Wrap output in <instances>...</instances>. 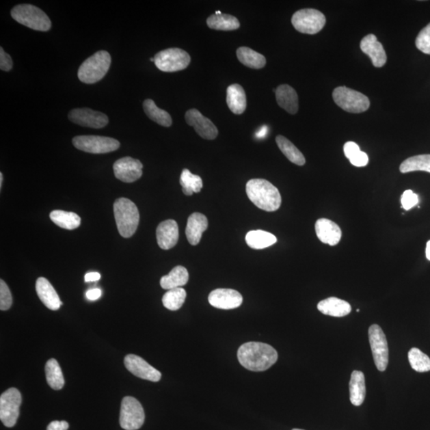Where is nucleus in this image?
Instances as JSON below:
<instances>
[{"label": "nucleus", "instance_id": "14", "mask_svg": "<svg viewBox=\"0 0 430 430\" xmlns=\"http://www.w3.org/2000/svg\"><path fill=\"white\" fill-rule=\"evenodd\" d=\"M68 117L72 123L83 127L101 129L109 123L107 116L87 108L72 109Z\"/></svg>", "mask_w": 430, "mask_h": 430}, {"label": "nucleus", "instance_id": "34", "mask_svg": "<svg viewBox=\"0 0 430 430\" xmlns=\"http://www.w3.org/2000/svg\"><path fill=\"white\" fill-rule=\"evenodd\" d=\"M47 384L53 390L64 388L65 379L59 362L55 359L48 360L45 367Z\"/></svg>", "mask_w": 430, "mask_h": 430}, {"label": "nucleus", "instance_id": "15", "mask_svg": "<svg viewBox=\"0 0 430 430\" xmlns=\"http://www.w3.org/2000/svg\"><path fill=\"white\" fill-rule=\"evenodd\" d=\"M185 120L187 124L194 128L196 132L202 138L211 141V139H215L219 134V130L215 124L210 119L204 117L198 109L188 110L185 114Z\"/></svg>", "mask_w": 430, "mask_h": 430}, {"label": "nucleus", "instance_id": "4", "mask_svg": "<svg viewBox=\"0 0 430 430\" xmlns=\"http://www.w3.org/2000/svg\"><path fill=\"white\" fill-rule=\"evenodd\" d=\"M111 65L109 52L100 51L87 59L79 67L77 76L85 84H94L103 79Z\"/></svg>", "mask_w": 430, "mask_h": 430}, {"label": "nucleus", "instance_id": "2", "mask_svg": "<svg viewBox=\"0 0 430 430\" xmlns=\"http://www.w3.org/2000/svg\"><path fill=\"white\" fill-rule=\"evenodd\" d=\"M246 194L259 209L276 211L282 205V196L278 188L263 178H254L246 183Z\"/></svg>", "mask_w": 430, "mask_h": 430}, {"label": "nucleus", "instance_id": "12", "mask_svg": "<svg viewBox=\"0 0 430 430\" xmlns=\"http://www.w3.org/2000/svg\"><path fill=\"white\" fill-rule=\"evenodd\" d=\"M72 144L82 152L104 154L114 152L120 148V142L113 138L100 136H77Z\"/></svg>", "mask_w": 430, "mask_h": 430}, {"label": "nucleus", "instance_id": "13", "mask_svg": "<svg viewBox=\"0 0 430 430\" xmlns=\"http://www.w3.org/2000/svg\"><path fill=\"white\" fill-rule=\"evenodd\" d=\"M116 178L124 183H133L141 178L143 175V164L139 159L132 157H124L118 159L113 164Z\"/></svg>", "mask_w": 430, "mask_h": 430}, {"label": "nucleus", "instance_id": "33", "mask_svg": "<svg viewBox=\"0 0 430 430\" xmlns=\"http://www.w3.org/2000/svg\"><path fill=\"white\" fill-rule=\"evenodd\" d=\"M276 142L280 150H281L290 162L297 164L298 166H303L306 164V161L304 154L287 138L283 136H278Z\"/></svg>", "mask_w": 430, "mask_h": 430}, {"label": "nucleus", "instance_id": "51", "mask_svg": "<svg viewBox=\"0 0 430 430\" xmlns=\"http://www.w3.org/2000/svg\"><path fill=\"white\" fill-rule=\"evenodd\" d=\"M293 430H304V429H293Z\"/></svg>", "mask_w": 430, "mask_h": 430}, {"label": "nucleus", "instance_id": "31", "mask_svg": "<svg viewBox=\"0 0 430 430\" xmlns=\"http://www.w3.org/2000/svg\"><path fill=\"white\" fill-rule=\"evenodd\" d=\"M143 108L145 114L154 122L163 127H170L172 124L170 114L166 112L165 110L158 108L152 99L145 100L143 103Z\"/></svg>", "mask_w": 430, "mask_h": 430}, {"label": "nucleus", "instance_id": "18", "mask_svg": "<svg viewBox=\"0 0 430 430\" xmlns=\"http://www.w3.org/2000/svg\"><path fill=\"white\" fill-rule=\"evenodd\" d=\"M361 51L370 57L374 66L383 67L388 60L386 51L381 43L374 35H368L362 38L360 43Z\"/></svg>", "mask_w": 430, "mask_h": 430}, {"label": "nucleus", "instance_id": "27", "mask_svg": "<svg viewBox=\"0 0 430 430\" xmlns=\"http://www.w3.org/2000/svg\"><path fill=\"white\" fill-rule=\"evenodd\" d=\"M276 236L264 230H251L245 236L246 243L250 248L263 250L277 243Z\"/></svg>", "mask_w": 430, "mask_h": 430}, {"label": "nucleus", "instance_id": "25", "mask_svg": "<svg viewBox=\"0 0 430 430\" xmlns=\"http://www.w3.org/2000/svg\"><path fill=\"white\" fill-rule=\"evenodd\" d=\"M226 103L232 113L237 115L243 114L247 106L243 87L239 84L230 85L226 90Z\"/></svg>", "mask_w": 430, "mask_h": 430}, {"label": "nucleus", "instance_id": "45", "mask_svg": "<svg viewBox=\"0 0 430 430\" xmlns=\"http://www.w3.org/2000/svg\"><path fill=\"white\" fill-rule=\"evenodd\" d=\"M69 423L66 421H54L48 425L46 430H67Z\"/></svg>", "mask_w": 430, "mask_h": 430}, {"label": "nucleus", "instance_id": "6", "mask_svg": "<svg viewBox=\"0 0 430 430\" xmlns=\"http://www.w3.org/2000/svg\"><path fill=\"white\" fill-rule=\"evenodd\" d=\"M332 98L340 108L351 113H364L370 108L366 96L345 86L337 87L333 91Z\"/></svg>", "mask_w": 430, "mask_h": 430}, {"label": "nucleus", "instance_id": "1", "mask_svg": "<svg viewBox=\"0 0 430 430\" xmlns=\"http://www.w3.org/2000/svg\"><path fill=\"white\" fill-rule=\"evenodd\" d=\"M240 364L252 371H265L276 364L278 354L272 346L260 342H248L238 351Z\"/></svg>", "mask_w": 430, "mask_h": 430}, {"label": "nucleus", "instance_id": "47", "mask_svg": "<svg viewBox=\"0 0 430 430\" xmlns=\"http://www.w3.org/2000/svg\"><path fill=\"white\" fill-rule=\"evenodd\" d=\"M100 279V274L96 272H91L85 274V282H98Z\"/></svg>", "mask_w": 430, "mask_h": 430}, {"label": "nucleus", "instance_id": "8", "mask_svg": "<svg viewBox=\"0 0 430 430\" xmlns=\"http://www.w3.org/2000/svg\"><path fill=\"white\" fill-rule=\"evenodd\" d=\"M293 26L299 32L315 35L326 24V18L316 9H302L295 13L292 18Z\"/></svg>", "mask_w": 430, "mask_h": 430}, {"label": "nucleus", "instance_id": "36", "mask_svg": "<svg viewBox=\"0 0 430 430\" xmlns=\"http://www.w3.org/2000/svg\"><path fill=\"white\" fill-rule=\"evenodd\" d=\"M180 185L183 192L188 196H192L194 193L200 192L202 187H204L201 177L194 175L188 169H185L182 172Z\"/></svg>", "mask_w": 430, "mask_h": 430}, {"label": "nucleus", "instance_id": "48", "mask_svg": "<svg viewBox=\"0 0 430 430\" xmlns=\"http://www.w3.org/2000/svg\"><path fill=\"white\" fill-rule=\"evenodd\" d=\"M267 133H268L267 126H263L262 129L259 130V132L257 133V134H256V137L258 138H264L265 136H267Z\"/></svg>", "mask_w": 430, "mask_h": 430}, {"label": "nucleus", "instance_id": "37", "mask_svg": "<svg viewBox=\"0 0 430 430\" xmlns=\"http://www.w3.org/2000/svg\"><path fill=\"white\" fill-rule=\"evenodd\" d=\"M187 297L185 289L183 288H176L168 290L163 295L162 302L163 306L171 311H177L180 309L183 304H185Z\"/></svg>", "mask_w": 430, "mask_h": 430}, {"label": "nucleus", "instance_id": "7", "mask_svg": "<svg viewBox=\"0 0 430 430\" xmlns=\"http://www.w3.org/2000/svg\"><path fill=\"white\" fill-rule=\"evenodd\" d=\"M154 59L159 70L167 72L185 70L191 64L189 54L180 48H169L159 52Z\"/></svg>", "mask_w": 430, "mask_h": 430}, {"label": "nucleus", "instance_id": "28", "mask_svg": "<svg viewBox=\"0 0 430 430\" xmlns=\"http://www.w3.org/2000/svg\"><path fill=\"white\" fill-rule=\"evenodd\" d=\"M189 280V273L185 267L178 265L174 268L170 273L161 280V286L163 289L170 290L185 286Z\"/></svg>", "mask_w": 430, "mask_h": 430}, {"label": "nucleus", "instance_id": "41", "mask_svg": "<svg viewBox=\"0 0 430 430\" xmlns=\"http://www.w3.org/2000/svg\"><path fill=\"white\" fill-rule=\"evenodd\" d=\"M402 206L405 210H410L418 202V197L412 190L405 191L402 196Z\"/></svg>", "mask_w": 430, "mask_h": 430}, {"label": "nucleus", "instance_id": "16", "mask_svg": "<svg viewBox=\"0 0 430 430\" xmlns=\"http://www.w3.org/2000/svg\"><path fill=\"white\" fill-rule=\"evenodd\" d=\"M124 365L133 375L142 379L159 381L161 379V373L146 361L136 355H128L124 358Z\"/></svg>", "mask_w": 430, "mask_h": 430}, {"label": "nucleus", "instance_id": "29", "mask_svg": "<svg viewBox=\"0 0 430 430\" xmlns=\"http://www.w3.org/2000/svg\"><path fill=\"white\" fill-rule=\"evenodd\" d=\"M237 57L244 66L251 69L259 70L267 65V59L260 53L250 49L249 47L241 46L237 50Z\"/></svg>", "mask_w": 430, "mask_h": 430}, {"label": "nucleus", "instance_id": "40", "mask_svg": "<svg viewBox=\"0 0 430 430\" xmlns=\"http://www.w3.org/2000/svg\"><path fill=\"white\" fill-rule=\"evenodd\" d=\"M12 306V296L11 291L3 280L0 281V309L7 311Z\"/></svg>", "mask_w": 430, "mask_h": 430}, {"label": "nucleus", "instance_id": "26", "mask_svg": "<svg viewBox=\"0 0 430 430\" xmlns=\"http://www.w3.org/2000/svg\"><path fill=\"white\" fill-rule=\"evenodd\" d=\"M350 401L355 407L364 403L366 397L365 376L362 371L352 372L349 383Z\"/></svg>", "mask_w": 430, "mask_h": 430}, {"label": "nucleus", "instance_id": "19", "mask_svg": "<svg viewBox=\"0 0 430 430\" xmlns=\"http://www.w3.org/2000/svg\"><path fill=\"white\" fill-rule=\"evenodd\" d=\"M157 243L163 250H170L175 246L178 240V226L175 220L163 221L157 229Z\"/></svg>", "mask_w": 430, "mask_h": 430}, {"label": "nucleus", "instance_id": "43", "mask_svg": "<svg viewBox=\"0 0 430 430\" xmlns=\"http://www.w3.org/2000/svg\"><path fill=\"white\" fill-rule=\"evenodd\" d=\"M13 62L11 56L3 51V48H0V69L3 71L8 72L12 70Z\"/></svg>", "mask_w": 430, "mask_h": 430}, {"label": "nucleus", "instance_id": "11", "mask_svg": "<svg viewBox=\"0 0 430 430\" xmlns=\"http://www.w3.org/2000/svg\"><path fill=\"white\" fill-rule=\"evenodd\" d=\"M369 341L375 364L379 371H385L389 362L388 342L383 330L378 325L368 330Z\"/></svg>", "mask_w": 430, "mask_h": 430}, {"label": "nucleus", "instance_id": "20", "mask_svg": "<svg viewBox=\"0 0 430 430\" xmlns=\"http://www.w3.org/2000/svg\"><path fill=\"white\" fill-rule=\"evenodd\" d=\"M315 229L318 239L323 243L334 246L340 243L342 231L340 226L334 221L327 219H318Z\"/></svg>", "mask_w": 430, "mask_h": 430}, {"label": "nucleus", "instance_id": "5", "mask_svg": "<svg viewBox=\"0 0 430 430\" xmlns=\"http://www.w3.org/2000/svg\"><path fill=\"white\" fill-rule=\"evenodd\" d=\"M12 17L18 23L32 30L48 31L51 28V21L47 14L31 4H19L11 12Z\"/></svg>", "mask_w": 430, "mask_h": 430}, {"label": "nucleus", "instance_id": "42", "mask_svg": "<svg viewBox=\"0 0 430 430\" xmlns=\"http://www.w3.org/2000/svg\"><path fill=\"white\" fill-rule=\"evenodd\" d=\"M349 161L352 165L355 167H365L369 162V157L366 153L362 152L360 150V152L355 153L353 157L349 159Z\"/></svg>", "mask_w": 430, "mask_h": 430}, {"label": "nucleus", "instance_id": "50", "mask_svg": "<svg viewBox=\"0 0 430 430\" xmlns=\"http://www.w3.org/2000/svg\"><path fill=\"white\" fill-rule=\"evenodd\" d=\"M3 173H0V188H2V186H3Z\"/></svg>", "mask_w": 430, "mask_h": 430}, {"label": "nucleus", "instance_id": "9", "mask_svg": "<svg viewBox=\"0 0 430 430\" xmlns=\"http://www.w3.org/2000/svg\"><path fill=\"white\" fill-rule=\"evenodd\" d=\"M144 410L141 403L133 397H124L120 405V425L125 430H137L144 423Z\"/></svg>", "mask_w": 430, "mask_h": 430}, {"label": "nucleus", "instance_id": "32", "mask_svg": "<svg viewBox=\"0 0 430 430\" xmlns=\"http://www.w3.org/2000/svg\"><path fill=\"white\" fill-rule=\"evenodd\" d=\"M50 217L55 224L66 230H75L81 225V217L74 212L56 210L51 212Z\"/></svg>", "mask_w": 430, "mask_h": 430}, {"label": "nucleus", "instance_id": "10", "mask_svg": "<svg viewBox=\"0 0 430 430\" xmlns=\"http://www.w3.org/2000/svg\"><path fill=\"white\" fill-rule=\"evenodd\" d=\"M22 395L16 388H10L0 397V420L5 427L12 428L16 424Z\"/></svg>", "mask_w": 430, "mask_h": 430}, {"label": "nucleus", "instance_id": "35", "mask_svg": "<svg viewBox=\"0 0 430 430\" xmlns=\"http://www.w3.org/2000/svg\"><path fill=\"white\" fill-rule=\"evenodd\" d=\"M400 172H427L430 173V154H418L405 159L400 165Z\"/></svg>", "mask_w": 430, "mask_h": 430}, {"label": "nucleus", "instance_id": "30", "mask_svg": "<svg viewBox=\"0 0 430 430\" xmlns=\"http://www.w3.org/2000/svg\"><path fill=\"white\" fill-rule=\"evenodd\" d=\"M207 26L216 31H235L240 27L239 19L230 14H212L206 21Z\"/></svg>", "mask_w": 430, "mask_h": 430}, {"label": "nucleus", "instance_id": "21", "mask_svg": "<svg viewBox=\"0 0 430 430\" xmlns=\"http://www.w3.org/2000/svg\"><path fill=\"white\" fill-rule=\"evenodd\" d=\"M36 292L40 301L51 310H59L62 303L54 287L45 278H40L36 282Z\"/></svg>", "mask_w": 430, "mask_h": 430}, {"label": "nucleus", "instance_id": "46", "mask_svg": "<svg viewBox=\"0 0 430 430\" xmlns=\"http://www.w3.org/2000/svg\"><path fill=\"white\" fill-rule=\"evenodd\" d=\"M100 296L101 290L100 288L90 289L86 293V297L90 299V301H96V299H98Z\"/></svg>", "mask_w": 430, "mask_h": 430}, {"label": "nucleus", "instance_id": "44", "mask_svg": "<svg viewBox=\"0 0 430 430\" xmlns=\"http://www.w3.org/2000/svg\"><path fill=\"white\" fill-rule=\"evenodd\" d=\"M360 151V148L359 145L355 144V142H347L344 146V152L345 154V157L347 159H350L351 157H353L354 154Z\"/></svg>", "mask_w": 430, "mask_h": 430}, {"label": "nucleus", "instance_id": "24", "mask_svg": "<svg viewBox=\"0 0 430 430\" xmlns=\"http://www.w3.org/2000/svg\"><path fill=\"white\" fill-rule=\"evenodd\" d=\"M275 94L280 107L290 114H296L298 112V95L293 87L288 85H279Z\"/></svg>", "mask_w": 430, "mask_h": 430}, {"label": "nucleus", "instance_id": "38", "mask_svg": "<svg viewBox=\"0 0 430 430\" xmlns=\"http://www.w3.org/2000/svg\"><path fill=\"white\" fill-rule=\"evenodd\" d=\"M408 359L414 371L418 372H427L430 371V358L429 357L424 354L421 350L418 349H410L408 353Z\"/></svg>", "mask_w": 430, "mask_h": 430}, {"label": "nucleus", "instance_id": "23", "mask_svg": "<svg viewBox=\"0 0 430 430\" xmlns=\"http://www.w3.org/2000/svg\"><path fill=\"white\" fill-rule=\"evenodd\" d=\"M318 310L325 315L333 317H344L351 312L349 302L337 297H330L317 304Z\"/></svg>", "mask_w": 430, "mask_h": 430}, {"label": "nucleus", "instance_id": "17", "mask_svg": "<svg viewBox=\"0 0 430 430\" xmlns=\"http://www.w3.org/2000/svg\"><path fill=\"white\" fill-rule=\"evenodd\" d=\"M211 306L224 310L237 308L243 304V296L234 289L217 288L212 291L209 297Z\"/></svg>", "mask_w": 430, "mask_h": 430}, {"label": "nucleus", "instance_id": "22", "mask_svg": "<svg viewBox=\"0 0 430 430\" xmlns=\"http://www.w3.org/2000/svg\"><path fill=\"white\" fill-rule=\"evenodd\" d=\"M209 228V220L204 215L193 213L188 217L186 236L187 241L192 245L200 243L204 232Z\"/></svg>", "mask_w": 430, "mask_h": 430}, {"label": "nucleus", "instance_id": "49", "mask_svg": "<svg viewBox=\"0 0 430 430\" xmlns=\"http://www.w3.org/2000/svg\"><path fill=\"white\" fill-rule=\"evenodd\" d=\"M426 254H427V259L430 260V240L428 241L427 244Z\"/></svg>", "mask_w": 430, "mask_h": 430}, {"label": "nucleus", "instance_id": "39", "mask_svg": "<svg viewBox=\"0 0 430 430\" xmlns=\"http://www.w3.org/2000/svg\"><path fill=\"white\" fill-rule=\"evenodd\" d=\"M415 44L420 51L430 55V23L420 31Z\"/></svg>", "mask_w": 430, "mask_h": 430}, {"label": "nucleus", "instance_id": "3", "mask_svg": "<svg viewBox=\"0 0 430 430\" xmlns=\"http://www.w3.org/2000/svg\"><path fill=\"white\" fill-rule=\"evenodd\" d=\"M113 211L120 234L125 239L131 238L139 221L137 206L126 198H120L114 202Z\"/></svg>", "mask_w": 430, "mask_h": 430}]
</instances>
